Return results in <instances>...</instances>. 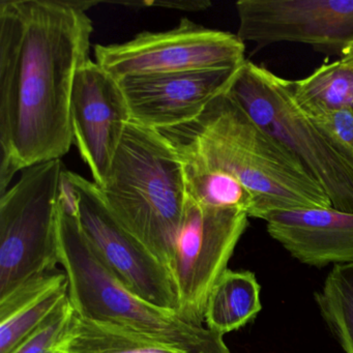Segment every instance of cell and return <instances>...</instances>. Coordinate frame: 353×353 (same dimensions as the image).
<instances>
[{"mask_svg":"<svg viewBox=\"0 0 353 353\" xmlns=\"http://www.w3.org/2000/svg\"><path fill=\"white\" fill-rule=\"evenodd\" d=\"M99 1H0V196L18 171L61 160L73 144L71 98L90 59Z\"/></svg>","mask_w":353,"mask_h":353,"instance_id":"1","label":"cell"},{"mask_svg":"<svg viewBox=\"0 0 353 353\" xmlns=\"http://www.w3.org/2000/svg\"><path fill=\"white\" fill-rule=\"evenodd\" d=\"M159 132L179 158L223 171L243 183L257 199V219L276 210L332 206L292 152L227 92L194 121Z\"/></svg>","mask_w":353,"mask_h":353,"instance_id":"2","label":"cell"},{"mask_svg":"<svg viewBox=\"0 0 353 353\" xmlns=\"http://www.w3.org/2000/svg\"><path fill=\"white\" fill-rule=\"evenodd\" d=\"M57 243L59 264L69 280V299L78 315L133 330L183 353H231L223 336L146 303L99 261L82 232L75 198L63 173Z\"/></svg>","mask_w":353,"mask_h":353,"instance_id":"3","label":"cell"},{"mask_svg":"<svg viewBox=\"0 0 353 353\" xmlns=\"http://www.w3.org/2000/svg\"><path fill=\"white\" fill-rule=\"evenodd\" d=\"M100 190L113 216L170 272L187 189L166 138L131 121Z\"/></svg>","mask_w":353,"mask_h":353,"instance_id":"4","label":"cell"},{"mask_svg":"<svg viewBox=\"0 0 353 353\" xmlns=\"http://www.w3.org/2000/svg\"><path fill=\"white\" fill-rule=\"evenodd\" d=\"M227 94L292 152L325 192L332 208L353 214V165L296 104L287 79L247 59Z\"/></svg>","mask_w":353,"mask_h":353,"instance_id":"5","label":"cell"},{"mask_svg":"<svg viewBox=\"0 0 353 353\" xmlns=\"http://www.w3.org/2000/svg\"><path fill=\"white\" fill-rule=\"evenodd\" d=\"M61 160L32 165L0 196V299L32 279L57 272Z\"/></svg>","mask_w":353,"mask_h":353,"instance_id":"6","label":"cell"},{"mask_svg":"<svg viewBox=\"0 0 353 353\" xmlns=\"http://www.w3.org/2000/svg\"><path fill=\"white\" fill-rule=\"evenodd\" d=\"M96 63L115 79L241 67L245 45L237 34L183 18L167 32H143L121 44L96 45Z\"/></svg>","mask_w":353,"mask_h":353,"instance_id":"7","label":"cell"},{"mask_svg":"<svg viewBox=\"0 0 353 353\" xmlns=\"http://www.w3.org/2000/svg\"><path fill=\"white\" fill-rule=\"evenodd\" d=\"M63 176L75 198L82 232L99 261L128 290L177 315L179 295L168 268L113 216L96 183L65 169Z\"/></svg>","mask_w":353,"mask_h":353,"instance_id":"8","label":"cell"},{"mask_svg":"<svg viewBox=\"0 0 353 353\" xmlns=\"http://www.w3.org/2000/svg\"><path fill=\"white\" fill-rule=\"evenodd\" d=\"M248 219L245 212L203 205L187 194L170 268L179 295V318L203 325L210 291L228 270Z\"/></svg>","mask_w":353,"mask_h":353,"instance_id":"9","label":"cell"},{"mask_svg":"<svg viewBox=\"0 0 353 353\" xmlns=\"http://www.w3.org/2000/svg\"><path fill=\"white\" fill-rule=\"evenodd\" d=\"M237 37L264 48L309 45L340 59L353 44V0H239Z\"/></svg>","mask_w":353,"mask_h":353,"instance_id":"10","label":"cell"},{"mask_svg":"<svg viewBox=\"0 0 353 353\" xmlns=\"http://www.w3.org/2000/svg\"><path fill=\"white\" fill-rule=\"evenodd\" d=\"M131 112L119 80L88 59L74 80L71 98L73 143L99 188L106 183Z\"/></svg>","mask_w":353,"mask_h":353,"instance_id":"11","label":"cell"},{"mask_svg":"<svg viewBox=\"0 0 353 353\" xmlns=\"http://www.w3.org/2000/svg\"><path fill=\"white\" fill-rule=\"evenodd\" d=\"M241 67L125 77L119 81L132 123L160 131L197 119L210 103L230 88Z\"/></svg>","mask_w":353,"mask_h":353,"instance_id":"12","label":"cell"},{"mask_svg":"<svg viewBox=\"0 0 353 353\" xmlns=\"http://www.w3.org/2000/svg\"><path fill=\"white\" fill-rule=\"evenodd\" d=\"M268 233L307 265L353 261V214L332 208L276 210L264 219Z\"/></svg>","mask_w":353,"mask_h":353,"instance_id":"13","label":"cell"},{"mask_svg":"<svg viewBox=\"0 0 353 353\" xmlns=\"http://www.w3.org/2000/svg\"><path fill=\"white\" fill-rule=\"evenodd\" d=\"M69 295L61 270L32 279L0 299V353H10L38 328Z\"/></svg>","mask_w":353,"mask_h":353,"instance_id":"14","label":"cell"},{"mask_svg":"<svg viewBox=\"0 0 353 353\" xmlns=\"http://www.w3.org/2000/svg\"><path fill=\"white\" fill-rule=\"evenodd\" d=\"M261 307L255 274L226 270L210 291L204 322L210 330L224 336L251 321Z\"/></svg>","mask_w":353,"mask_h":353,"instance_id":"15","label":"cell"},{"mask_svg":"<svg viewBox=\"0 0 353 353\" xmlns=\"http://www.w3.org/2000/svg\"><path fill=\"white\" fill-rule=\"evenodd\" d=\"M57 353H183L133 330L94 321L75 311Z\"/></svg>","mask_w":353,"mask_h":353,"instance_id":"16","label":"cell"},{"mask_svg":"<svg viewBox=\"0 0 353 353\" xmlns=\"http://www.w3.org/2000/svg\"><path fill=\"white\" fill-rule=\"evenodd\" d=\"M287 84L295 102L307 114L353 112V59L346 53L334 63L320 65L303 79H287Z\"/></svg>","mask_w":353,"mask_h":353,"instance_id":"17","label":"cell"},{"mask_svg":"<svg viewBox=\"0 0 353 353\" xmlns=\"http://www.w3.org/2000/svg\"><path fill=\"white\" fill-rule=\"evenodd\" d=\"M179 159L183 166L187 194L192 199L203 205L239 210L249 218H257V199L243 183L223 171L195 161Z\"/></svg>","mask_w":353,"mask_h":353,"instance_id":"18","label":"cell"},{"mask_svg":"<svg viewBox=\"0 0 353 353\" xmlns=\"http://www.w3.org/2000/svg\"><path fill=\"white\" fill-rule=\"evenodd\" d=\"M315 297L345 352L353 353V261L334 265Z\"/></svg>","mask_w":353,"mask_h":353,"instance_id":"19","label":"cell"},{"mask_svg":"<svg viewBox=\"0 0 353 353\" xmlns=\"http://www.w3.org/2000/svg\"><path fill=\"white\" fill-rule=\"evenodd\" d=\"M75 315V309L67 299L57 309L10 353H57Z\"/></svg>","mask_w":353,"mask_h":353,"instance_id":"20","label":"cell"},{"mask_svg":"<svg viewBox=\"0 0 353 353\" xmlns=\"http://www.w3.org/2000/svg\"><path fill=\"white\" fill-rule=\"evenodd\" d=\"M334 150L353 165V112L328 111L307 114Z\"/></svg>","mask_w":353,"mask_h":353,"instance_id":"21","label":"cell"},{"mask_svg":"<svg viewBox=\"0 0 353 353\" xmlns=\"http://www.w3.org/2000/svg\"><path fill=\"white\" fill-rule=\"evenodd\" d=\"M112 3L128 6V7H158L163 9L179 10L185 12L205 11L212 6L206 0H196V1H114Z\"/></svg>","mask_w":353,"mask_h":353,"instance_id":"22","label":"cell"},{"mask_svg":"<svg viewBox=\"0 0 353 353\" xmlns=\"http://www.w3.org/2000/svg\"><path fill=\"white\" fill-rule=\"evenodd\" d=\"M345 53H346V54H348L349 57H350L351 59H353V44L351 45V46L349 47V48L347 49L346 51H345L344 54H345Z\"/></svg>","mask_w":353,"mask_h":353,"instance_id":"23","label":"cell"}]
</instances>
